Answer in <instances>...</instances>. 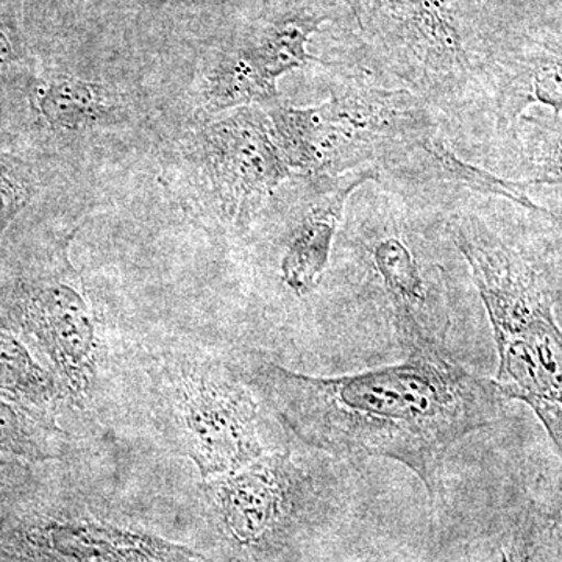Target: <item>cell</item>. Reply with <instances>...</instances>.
<instances>
[{
    "label": "cell",
    "mask_w": 562,
    "mask_h": 562,
    "mask_svg": "<svg viewBox=\"0 0 562 562\" xmlns=\"http://www.w3.org/2000/svg\"><path fill=\"white\" fill-rule=\"evenodd\" d=\"M251 383L306 446L341 460L398 462L431 502L441 498L450 450L497 424L506 408L492 380L468 371L447 350L409 351L397 364L338 376L260 364Z\"/></svg>",
    "instance_id": "6da1fadb"
},
{
    "label": "cell",
    "mask_w": 562,
    "mask_h": 562,
    "mask_svg": "<svg viewBox=\"0 0 562 562\" xmlns=\"http://www.w3.org/2000/svg\"><path fill=\"white\" fill-rule=\"evenodd\" d=\"M29 542L65 562H183L198 558L177 543L90 520L38 525L29 531Z\"/></svg>",
    "instance_id": "8fae6325"
},
{
    "label": "cell",
    "mask_w": 562,
    "mask_h": 562,
    "mask_svg": "<svg viewBox=\"0 0 562 562\" xmlns=\"http://www.w3.org/2000/svg\"><path fill=\"white\" fill-rule=\"evenodd\" d=\"M160 401L173 447L194 461L205 479L238 471L268 453L254 394L209 366L168 362Z\"/></svg>",
    "instance_id": "277c9868"
},
{
    "label": "cell",
    "mask_w": 562,
    "mask_h": 562,
    "mask_svg": "<svg viewBox=\"0 0 562 562\" xmlns=\"http://www.w3.org/2000/svg\"><path fill=\"white\" fill-rule=\"evenodd\" d=\"M364 251L406 353L446 350L452 324L449 299L441 268L419 235L387 217L375 225Z\"/></svg>",
    "instance_id": "8992f818"
},
{
    "label": "cell",
    "mask_w": 562,
    "mask_h": 562,
    "mask_svg": "<svg viewBox=\"0 0 562 562\" xmlns=\"http://www.w3.org/2000/svg\"><path fill=\"white\" fill-rule=\"evenodd\" d=\"M0 398L43 416L60 398L54 376L33 360L20 339L0 331Z\"/></svg>",
    "instance_id": "2e32d148"
},
{
    "label": "cell",
    "mask_w": 562,
    "mask_h": 562,
    "mask_svg": "<svg viewBox=\"0 0 562 562\" xmlns=\"http://www.w3.org/2000/svg\"><path fill=\"white\" fill-rule=\"evenodd\" d=\"M199 157L224 216L249 225L292 169L271 117L258 105L236 109L199 136Z\"/></svg>",
    "instance_id": "52a82bcc"
},
{
    "label": "cell",
    "mask_w": 562,
    "mask_h": 562,
    "mask_svg": "<svg viewBox=\"0 0 562 562\" xmlns=\"http://www.w3.org/2000/svg\"><path fill=\"white\" fill-rule=\"evenodd\" d=\"M305 476L290 454L271 452L210 484L225 530L246 549H261L290 527L305 494Z\"/></svg>",
    "instance_id": "ba28073f"
},
{
    "label": "cell",
    "mask_w": 562,
    "mask_h": 562,
    "mask_svg": "<svg viewBox=\"0 0 562 562\" xmlns=\"http://www.w3.org/2000/svg\"><path fill=\"white\" fill-rule=\"evenodd\" d=\"M38 109L50 127L77 131L110 117L114 103L103 85L63 76L41 87Z\"/></svg>",
    "instance_id": "9a60e30c"
},
{
    "label": "cell",
    "mask_w": 562,
    "mask_h": 562,
    "mask_svg": "<svg viewBox=\"0 0 562 562\" xmlns=\"http://www.w3.org/2000/svg\"><path fill=\"white\" fill-rule=\"evenodd\" d=\"M29 201H31V194L27 188L0 168V239Z\"/></svg>",
    "instance_id": "44dd1931"
},
{
    "label": "cell",
    "mask_w": 562,
    "mask_h": 562,
    "mask_svg": "<svg viewBox=\"0 0 562 562\" xmlns=\"http://www.w3.org/2000/svg\"><path fill=\"white\" fill-rule=\"evenodd\" d=\"M487 562H557L549 506L531 502L517 509Z\"/></svg>",
    "instance_id": "ac0fdd59"
},
{
    "label": "cell",
    "mask_w": 562,
    "mask_h": 562,
    "mask_svg": "<svg viewBox=\"0 0 562 562\" xmlns=\"http://www.w3.org/2000/svg\"><path fill=\"white\" fill-rule=\"evenodd\" d=\"M549 513L552 519L554 550H557V562H562V486L550 503Z\"/></svg>",
    "instance_id": "603a6c76"
},
{
    "label": "cell",
    "mask_w": 562,
    "mask_h": 562,
    "mask_svg": "<svg viewBox=\"0 0 562 562\" xmlns=\"http://www.w3.org/2000/svg\"><path fill=\"white\" fill-rule=\"evenodd\" d=\"M49 417L0 398V453L31 461L54 458Z\"/></svg>",
    "instance_id": "d6986e66"
},
{
    "label": "cell",
    "mask_w": 562,
    "mask_h": 562,
    "mask_svg": "<svg viewBox=\"0 0 562 562\" xmlns=\"http://www.w3.org/2000/svg\"><path fill=\"white\" fill-rule=\"evenodd\" d=\"M503 117L516 127L532 105L562 113V40H546L514 58L503 74L498 94Z\"/></svg>",
    "instance_id": "7c38bea8"
},
{
    "label": "cell",
    "mask_w": 562,
    "mask_h": 562,
    "mask_svg": "<svg viewBox=\"0 0 562 562\" xmlns=\"http://www.w3.org/2000/svg\"><path fill=\"white\" fill-rule=\"evenodd\" d=\"M379 179V169L364 168L316 181L319 194L303 213L281 260V279L295 295L302 297L316 290L330 261L347 201L362 184Z\"/></svg>",
    "instance_id": "30bf717a"
},
{
    "label": "cell",
    "mask_w": 562,
    "mask_h": 562,
    "mask_svg": "<svg viewBox=\"0 0 562 562\" xmlns=\"http://www.w3.org/2000/svg\"><path fill=\"white\" fill-rule=\"evenodd\" d=\"M14 61V52L5 33L0 31V70L9 68Z\"/></svg>",
    "instance_id": "cb8c5ba5"
},
{
    "label": "cell",
    "mask_w": 562,
    "mask_h": 562,
    "mask_svg": "<svg viewBox=\"0 0 562 562\" xmlns=\"http://www.w3.org/2000/svg\"><path fill=\"white\" fill-rule=\"evenodd\" d=\"M205 109L210 113L243 109V106H268L279 101L277 83L269 80L249 52L241 49L225 54L211 69L203 90Z\"/></svg>",
    "instance_id": "5bb4252c"
},
{
    "label": "cell",
    "mask_w": 562,
    "mask_h": 562,
    "mask_svg": "<svg viewBox=\"0 0 562 562\" xmlns=\"http://www.w3.org/2000/svg\"><path fill=\"white\" fill-rule=\"evenodd\" d=\"M21 324L49 357L70 394L83 395L94 376L98 342L79 292L63 283L35 288L21 302Z\"/></svg>",
    "instance_id": "9c48e42d"
},
{
    "label": "cell",
    "mask_w": 562,
    "mask_h": 562,
    "mask_svg": "<svg viewBox=\"0 0 562 562\" xmlns=\"http://www.w3.org/2000/svg\"><path fill=\"white\" fill-rule=\"evenodd\" d=\"M327 18L314 13H297L271 22L244 49L257 63L261 72L277 83L281 76L317 61L308 52L314 33Z\"/></svg>",
    "instance_id": "4fadbf2b"
},
{
    "label": "cell",
    "mask_w": 562,
    "mask_h": 562,
    "mask_svg": "<svg viewBox=\"0 0 562 562\" xmlns=\"http://www.w3.org/2000/svg\"><path fill=\"white\" fill-rule=\"evenodd\" d=\"M265 110L292 172L313 181L425 151L438 138V124L420 95L362 79L339 81L321 105L297 109L276 101Z\"/></svg>",
    "instance_id": "3957f363"
},
{
    "label": "cell",
    "mask_w": 562,
    "mask_h": 562,
    "mask_svg": "<svg viewBox=\"0 0 562 562\" xmlns=\"http://www.w3.org/2000/svg\"><path fill=\"white\" fill-rule=\"evenodd\" d=\"M447 228L490 317L498 357L492 383L536 414L562 462V328L552 284L482 217L454 214Z\"/></svg>",
    "instance_id": "7a4b0ae2"
},
{
    "label": "cell",
    "mask_w": 562,
    "mask_h": 562,
    "mask_svg": "<svg viewBox=\"0 0 562 562\" xmlns=\"http://www.w3.org/2000/svg\"><path fill=\"white\" fill-rule=\"evenodd\" d=\"M483 194L497 195V198L506 199V201L516 203L520 209L538 214L542 220L549 221L550 224L562 233V213L553 209H547L541 203L532 201L530 195L525 192L522 184L516 180L502 179L495 173H486L482 183Z\"/></svg>",
    "instance_id": "ffe728a7"
},
{
    "label": "cell",
    "mask_w": 562,
    "mask_h": 562,
    "mask_svg": "<svg viewBox=\"0 0 562 562\" xmlns=\"http://www.w3.org/2000/svg\"><path fill=\"white\" fill-rule=\"evenodd\" d=\"M522 151V187L562 188V121L554 114H524L516 124Z\"/></svg>",
    "instance_id": "e0dca14e"
},
{
    "label": "cell",
    "mask_w": 562,
    "mask_h": 562,
    "mask_svg": "<svg viewBox=\"0 0 562 562\" xmlns=\"http://www.w3.org/2000/svg\"><path fill=\"white\" fill-rule=\"evenodd\" d=\"M362 33L398 77L428 95L460 90L471 76L450 0H350Z\"/></svg>",
    "instance_id": "5b68a950"
},
{
    "label": "cell",
    "mask_w": 562,
    "mask_h": 562,
    "mask_svg": "<svg viewBox=\"0 0 562 562\" xmlns=\"http://www.w3.org/2000/svg\"><path fill=\"white\" fill-rule=\"evenodd\" d=\"M31 475L25 465L14 461L0 460V495L7 494L11 487L20 486Z\"/></svg>",
    "instance_id": "7402d4cb"
}]
</instances>
